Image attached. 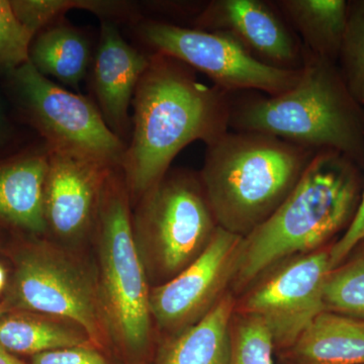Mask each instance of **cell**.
Instances as JSON below:
<instances>
[{"instance_id": "cell-29", "label": "cell", "mask_w": 364, "mask_h": 364, "mask_svg": "<svg viewBox=\"0 0 364 364\" xmlns=\"http://www.w3.org/2000/svg\"><path fill=\"white\" fill-rule=\"evenodd\" d=\"M0 364H23L0 346Z\"/></svg>"}, {"instance_id": "cell-21", "label": "cell", "mask_w": 364, "mask_h": 364, "mask_svg": "<svg viewBox=\"0 0 364 364\" xmlns=\"http://www.w3.org/2000/svg\"><path fill=\"white\" fill-rule=\"evenodd\" d=\"M16 18L37 36L70 9H85L102 21L130 16L132 4L116 0H11Z\"/></svg>"}, {"instance_id": "cell-25", "label": "cell", "mask_w": 364, "mask_h": 364, "mask_svg": "<svg viewBox=\"0 0 364 364\" xmlns=\"http://www.w3.org/2000/svg\"><path fill=\"white\" fill-rule=\"evenodd\" d=\"M35 37L16 18L11 0H0V73L6 75L30 62Z\"/></svg>"}, {"instance_id": "cell-23", "label": "cell", "mask_w": 364, "mask_h": 364, "mask_svg": "<svg viewBox=\"0 0 364 364\" xmlns=\"http://www.w3.org/2000/svg\"><path fill=\"white\" fill-rule=\"evenodd\" d=\"M339 56L347 90L358 105H364V1L349 7Z\"/></svg>"}, {"instance_id": "cell-14", "label": "cell", "mask_w": 364, "mask_h": 364, "mask_svg": "<svg viewBox=\"0 0 364 364\" xmlns=\"http://www.w3.org/2000/svg\"><path fill=\"white\" fill-rule=\"evenodd\" d=\"M149 65L150 56L129 45L114 21H102L92 58V88L105 123L122 140L130 131L129 109L136 86Z\"/></svg>"}, {"instance_id": "cell-26", "label": "cell", "mask_w": 364, "mask_h": 364, "mask_svg": "<svg viewBox=\"0 0 364 364\" xmlns=\"http://www.w3.org/2000/svg\"><path fill=\"white\" fill-rule=\"evenodd\" d=\"M32 364H109L102 354L90 346L55 349L33 355Z\"/></svg>"}, {"instance_id": "cell-6", "label": "cell", "mask_w": 364, "mask_h": 364, "mask_svg": "<svg viewBox=\"0 0 364 364\" xmlns=\"http://www.w3.org/2000/svg\"><path fill=\"white\" fill-rule=\"evenodd\" d=\"M140 198L133 228L144 264L171 279L203 252L219 225L200 176L189 172H167Z\"/></svg>"}, {"instance_id": "cell-5", "label": "cell", "mask_w": 364, "mask_h": 364, "mask_svg": "<svg viewBox=\"0 0 364 364\" xmlns=\"http://www.w3.org/2000/svg\"><path fill=\"white\" fill-rule=\"evenodd\" d=\"M95 232L98 293L107 331L124 350L142 353L152 329L151 289L134 235L130 193L119 167L105 179Z\"/></svg>"}, {"instance_id": "cell-30", "label": "cell", "mask_w": 364, "mask_h": 364, "mask_svg": "<svg viewBox=\"0 0 364 364\" xmlns=\"http://www.w3.org/2000/svg\"><path fill=\"white\" fill-rule=\"evenodd\" d=\"M6 274L4 272V268L0 265V291L4 289V284H6Z\"/></svg>"}, {"instance_id": "cell-9", "label": "cell", "mask_w": 364, "mask_h": 364, "mask_svg": "<svg viewBox=\"0 0 364 364\" xmlns=\"http://www.w3.org/2000/svg\"><path fill=\"white\" fill-rule=\"evenodd\" d=\"M140 35L156 54L203 72L225 92L257 90L275 97L293 88L301 78V68L267 65L226 33L147 21L140 26Z\"/></svg>"}, {"instance_id": "cell-12", "label": "cell", "mask_w": 364, "mask_h": 364, "mask_svg": "<svg viewBox=\"0 0 364 364\" xmlns=\"http://www.w3.org/2000/svg\"><path fill=\"white\" fill-rule=\"evenodd\" d=\"M48 151L49 169L45 188L47 231L59 240L76 243L95 231L105 179L111 170L117 167Z\"/></svg>"}, {"instance_id": "cell-18", "label": "cell", "mask_w": 364, "mask_h": 364, "mask_svg": "<svg viewBox=\"0 0 364 364\" xmlns=\"http://www.w3.org/2000/svg\"><path fill=\"white\" fill-rule=\"evenodd\" d=\"M287 25L301 36L306 52L332 62L339 56L349 6L344 0H279Z\"/></svg>"}, {"instance_id": "cell-19", "label": "cell", "mask_w": 364, "mask_h": 364, "mask_svg": "<svg viewBox=\"0 0 364 364\" xmlns=\"http://www.w3.org/2000/svg\"><path fill=\"white\" fill-rule=\"evenodd\" d=\"M90 39L78 28L53 23L31 46L30 62L46 77L78 90L92 61Z\"/></svg>"}, {"instance_id": "cell-28", "label": "cell", "mask_w": 364, "mask_h": 364, "mask_svg": "<svg viewBox=\"0 0 364 364\" xmlns=\"http://www.w3.org/2000/svg\"><path fill=\"white\" fill-rule=\"evenodd\" d=\"M11 138H13V127L9 123L4 107L0 102V150L6 147Z\"/></svg>"}, {"instance_id": "cell-16", "label": "cell", "mask_w": 364, "mask_h": 364, "mask_svg": "<svg viewBox=\"0 0 364 364\" xmlns=\"http://www.w3.org/2000/svg\"><path fill=\"white\" fill-rule=\"evenodd\" d=\"M282 356L286 364H364V318L325 311Z\"/></svg>"}, {"instance_id": "cell-10", "label": "cell", "mask_w": 364, "mask_h": 364, "mask_svg": "<svg viewBox=\"0 0 364 364\" xmlns=\"http://www.w3.org/2000/svg\"><path fill=\"white\" fill-rule=\"evenodd\" d=\"M331 272L330 249L287 258L260 275V282L236 305V313L258 318L267 326L275 350L282 353L327 311L325 287Z\"/></svg>"}, {"instance_id": "cell-15", "label": "cell", "mask_w": 364, "mask_h": 364, "mask_svg": "<svg viewBox=\"0 0 364 364\" xmlns=\"http://www.w3.org/2000/svg\"><path fill=\"white\" fill-rule=\"evenodd\" d=\"M49 151H21L0 158V224L33 235L47 232L45 188Z\"/></svg>"}, {"instance_id": "cell-31", "label": "cell", "mask_w": 364, "mask_h": 364, "mask_svg": "<svg viewBox=\"0 0 364 364\" xmlns=\"http://www.w3.org/2000/svg\"><path fill=\"white\" fill-rule=\"evenodd\" d=\"M7 311V306L6 304L4 305H0V318L4 317L6 315Z\"/></svg>"}, {"instance_id": "cell-8", "label": "cell", "mask_w": 364, "mask_h": 364, "mask_svg": "<svg viewBox=\"0 0 364 364\" xmlns=\"http://www.w3.org/2000/svg\"><path fill=\"white\" fill-rule=\"evenodd\" d=\"M11 301L78 326L93 345L104 344L109 336L97 277L49 244L28 246L16 256Z\"/></svg>"}, {"instance_id": "cell-17", "label": "cell", "mask_w": 364, "mask_h": 364, "mask_svg": "<svg viewBox=\"0 0 364 364\" xmlns=\"http://www.w3.org/2000/svg\"><path fill=\"white\" fill-rule=\"evenodd\" d=\"M235 312L236 301L227 293L205 317L165 342L157 364H229Z\"/></svg>"}, {"instance_id": "cell-11", "label": "cell", "mask_w": 364, "mask_h": 364, "mask_svg": "<svg viewBox=\"0 0 364 364\" xmlns=\"http://www.w3.org/2000/svg\"><path fill=\"white\" fill-rule=\"evenodd\" d=\"M242 240L218 227L207 248L191 264L151 289V316L160 329L173 334L181 331L219 303L234 280Z\"/></svg>"}, {"instance_id": "cell-27", "label": "cell", "mask_w": 364, "mask_h": 364, "mask_svg": "<svg viewBox=\"0 0 364 364\" xmlns=\"http://www.w3.org/2000/svg\"><path fill=\"white\" fill-rule=\"evenodd\" d=\"M364 240V196L355 214L352 218L348 229L343 236L330 248V264L332 270L341 265L354 247Z\"/></svg>"}, {"instance_id": "cell-1", "label": "cell", "mask_w": 364, "mask_h": 364, "mask_svg": "<svg viewBox=\"0 0 364 364\" xmlns=\"http://www.w3.org/2000/svg\"><path fill=\"white\" fill-rule=\"evenodd\" d=\"M188 68L155 53L136 86L131 142L121 165L135 198L161 181L189 144L200 140L208 145L229 131L232 104L227 92L203 85Z\"/></svg>"}, {"instance_id": "cell-20", "label": "cell", "mask_w": 364, "mask_h": 364, "mask_svg": "<svg viewBox=\"0 0 364 364\" xmlns=\"http://www.w3.org/2000/svg\"><path fill=\"white\" fill-rule=\"evenodd\" d=\"M90 344L85 332L70 322L23 315L0 318V346L9 352L36 355Z\"/></svg>"}, {"instance_id": "cell-3", "label": "cell", "mask_w": 364, "mask_h": 364, "mask_svg": "<svg viewBox=\"0 0 364 364\" xmlns=\"http://www.w3.org/2000/svg\"><path fill=\"white\" fill-rule=\"evenodd\" d=\"M358 191L355 171L342 155L318 151L286 200L242 240L234 284L250 286L282 261L322 247L350 220Z\"/></svg>"}, {"instance_id": "cell-7", "label": "cell", "mask_w": 364, "mask_h": 364, "mask_svg": "<svg viewBox=\"0 0 364 364\" xmlns=\"http://www.w3.org/2000/svg\"><path fill=\"white\" fill-rule=\"evenodd\" d=\"M6 77L14 105L48 149L121 168L126 143L91 100L57 85L31 62Z\"/></svg>"}, {"instance_id": "cell-4", "label": "cell", "mask_w": 364, "mask_h": 364, "mask_svg": "<svg viewBox=\"0 0 364 364\" xmlns=\"http://www.w3.org/2000/svg\"><path fill=\"white\" fill-rule=\"evenodd\" d=\"M358 105L332 62L305 52L298 83L275 97L232 104L229 128L267 134L316 152L358 157L364 152Z\"/></svg>"}, {"instance_id": "cell-13", "label": "cell", "mask_w": 364, "mask_h": 364, "mask_svg": "<svg viewBox=\"0 0 364 364\" xmlns=\"http://www.w3.org/2000/svg\"><path fill=\"white\" fill-rule=\"evenodd\" d=\"M196 28L226 33L255 58L282 69H301L304 54L282 16L261 0H214L198 14Z\"/></svg>"}, {"instance_id": "cell-22", "label": "cell", "mask_w": 364, "mask_h": 364, "mask_svg": "<svg viewBox=\"0 0 364 364\" xmlns=\"http://www.w3.org/2000/svg\"><path fill=\"white\" fill-rule=\"evenodd\" d=\"M324 299L327 311L364 318V255L332 270Z\"/></svg>"}, {"instance_id": "cell-24", "label": "cell", "mask_w": 364, "mask_h": 364, "mask_svg": "<svg viewBox=\"0 0 364 364\" xmlns=\"http://www.w3.org/2000/svg\"><path fill=\"white\" fill-rule=\"evenodd\" d=\"M274 350L267 326L258 318L235 312L229 364H272Z\"/></svg>"}, {"instance_id": "cell-2", "label": "cell", "mask_w": 364, "mask_h": 364, "mask_svg": "<svg viewBox=\"0 0 364 364\" xmlns=\"http://www.w3.org/2000/svg\"><path fill=\"white\" fill-rule=\"evenodd\" d=\"M316 151L257 132L207 145L200 179L219 227L245 238L286 200Z\"/></svg>"}]
</instances>
